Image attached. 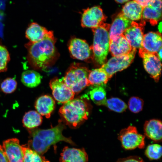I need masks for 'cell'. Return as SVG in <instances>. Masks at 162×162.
<instances>
[{
	"label": "cell",
	"mask_w": 162,
	"mask_h": 162,
	"mask_svg": "<svg viewBox=\"0 0 162 162\" xmlns=\"http://www.w3.org/2000/svg\"><path fill=\"white\" fill-rule=\"evenodd\" d=\"M65 128V124L59 120L56 126L50 128L29 129L31 139L27 146L40 155L46 153L51 145L60 141H64L75 146V143L70 138L66 137L62 134V131Z\"/></svg>",
	"instance_id": "1"
},
{
	"label": "cell",
	"mask_w": 162,
	"mask_h": 162,
	"mask_svg": "<svg viewBox=\"0 0 162 162\" xmlns=\"http://www.w3.org/2000/svg\"><path fill=\"white\" fill-rule=\"evenodd\" d=\"M56 42L53 32L49 31L41 40L35 43L29 42L25 45L28 60L32 67L42 68L49 64L55 55Z\"/></svg>",
	"instance_id": "2"
},
{
	"label": "cell",
	"mask_w": 162,
	"mask_h": 162,
	"mask_svg": "<svg viewBox=\"0 0 162 162\" xmlns=\"http://www.w3.org/2000/svg\"><path fill=\"white\" fill-rule=\"evenodd\" d=\"M89 110L85 100L77 98L64 104L59 111L67 124L76 127L88 119Z\"/></svg>",
	"instance_id": "3"
},
{
	"label": "cell",
	"mask_w": 162,
	"mask_h": 162,
	"mask_svg": "<svg viewBox=\"0 0 162 162\" xmlns=\"http://www.w3.org/2000/svg\"><path fill=\"white\" fill-rule=\"evenodd\" d=\"M110 25L103 23L92 28L94 34L93 45L91 46L94 58L97 62L103 64L109 51L110 37L108 32Z\"/></svg>",
	"instance_id": "4"
},
{
	"label": "cell",
	"mask_w": 162,
	"mask_h": 162,
	"mask_svg": "<svg viewBox=\"0 0 162 162\" xmlns=\"http://www.w3.org/2000/svg\"><path fill=\"white\" fill-rule=\"evenodd\" d=\"M90 70L86 67L74 64L62 78L65 84L74 92L78 94L89 86L88 76Z\"/></svg>",
	"instance_id": "5"
},
{
	"label": "cell",
	"mask_w": 162,
	"mask_h": 162,
	"mask_svg": "<svg viewBox=\"0 0 162 162\" xmlns=\"http://www.w3.org/2000/svg\"><path fill=\"white\" fill-rule=\"evenodd\" d=\"M145 138V136L138 133L136 128L132 126L122 130L118 136L122 147L128 150L144 148Z\"/></svg>",
	"instance_id": "6"
},
{
	"label": "cell",
	"mask_w": 162,
	"mask_h": 162,
	"mask_svg": "<svg viewBox=\"0 0 162 162\" xmlns=\"http://www.w3.org/2000/svg\"><path fill=\"white\" fill-rule=\"evenodd\" d=\"M136 49L133 48L129 54L113 56L101 68L107 74L110 79L116 73L127 68L132 62L136 52Z\"/></svg>",
	"instance_id": "7"
},
{
	"label": "cell",
	"mask_w": 162,
	"mask_h": 162,
	"mask_svg": "<svg viewBox=\"0 0 162 162\" xmlns=\"http://www.w3.org/2000/svg\"><path fill=\"white\" fill-rule=\"evenodd\" d=\"M139 49V54L142 58L145 69L155 82H158L161 75V64L157 54L148 52L142 47Z\"/></svg>",
	"instance_id": "8"
},
{
	"label": "cell",
	"mask_w": 162,
	"mask_h": 162,
	"mask_svg": "<svg viewBox=\"0 0 162 162\" xmlns=\"http://www.w3.org/2000/svg\"><path fill=\"white\" fill-rule=\"evenodd\" d=\"M106 17L99 6H94L84 9L82 14L81 25L83 27L96 28L106 20Z\"/></svg>",
	"instance_id": "9"
},
{
	"label": "cell",
	"mask_w": 162,
	"mask_h": 162,
	"mask_svg": "<svg viewBox=\"0 0 162 162\" xmlns=\"http://www.w3.org/2000/svg\"><path fill=\"white\" fill-rule=\"evenodd\" d=\"M49 84L54 98L59 103L64 104L74 98L75 93L62 78H54L50 80Z\"/></svg>",
	"instance_id": "10"
},
{
	"label": "cell",
	"mask_w": 162,
	"mask_h": 162,
	"mask_svg": "<svg viewBox=\"0 0 162 162\" xmlns=\"http://www.w3.org/2000/svg\"><path fill=\"white\" fill-rule=\"evenodd\" d=\"M142 21L140 23L132 21L131 26L123 33L129 44L133 48L140 49L142 47L145 22Z\"/></svg>",
	"instance_id": "11"
},
{
	"label": "cell",
	"mask_w": 162,
	"mask_h": 162,
	"mask_svg": "<svg viewBox=\"0 0 162 162\" xmlns=\"http://www.w3.org/2000/svg\"><path fill=\"white\" fill-rule=\"evenodd\" d=\"M68 49L71 56L74 58L86 60L91 56V46L85 40L76 38L72 39L69 42Z\"/></svg>",
	"instance_id": "12"
},
{
	"label": "cell",
	"mask_w": 162,
	"mask_h": 162,
	"mask_svg": "<svg viewBox=\"0 0 162 162\" xmlns=\"http://www.w3.org/2000/svg\"><path fill=\"white\" fill-rule=\"evenodd\" d=\"M2 147L10 162H23V152L17 139L6 140L3 142Z\"/></svg>",
	"instance_id": "13"
},
{
	"label": "cell",
	"mask_w": 162,
	"mask_h": 162,
	"mask_svg": "<svg viewBox=\"0 0 162 162\" xmlns=\"http://www.w3.org/2000/svg\"><path fill=\"white\" fill-rule=\"evenodd\" d=\"M161 6L162 0H155L143 8L141 20H147L152 25H156L161 18Z\"/></svg>",
	"instance_id": "14"
},
{
	"label": "cell",
	"mask_w": 162,
	"mask_h": 162,
	"mask_svg": "<svg viewBox=\"0 0 162 162\" xmlns=\"http://www.w3.org/2000/svg\"><path fill=\"white\" fill-rule=\"evenodd\" d=\"M88 155L83 148L65 147L61 154L60 162H88Z\"/></svg>",
	"instance_id": "15"
},
{
	"label": "cell",
	"mask_w": 162,
	"mask_h": 162,
	"mask_svg": "<svg viewBox=\"0 0 162 162\" xmlns=\"http://www.w3.org/2000/svg\"><path fill=\"white\" fill-rule=\"evenodd\" d=\"M132 22L122 12L118 14L110 26L109 33L110 40L114 39L123 34L124 31L131 26Z\"/></svg>",
	"instance_id": "16"
},
{
	"label": "cell",
	"mask_w": 162,
	"mask_h": 162,
	"mask_svg": "<svg viewBox=\"0 0 162 162\" xmlns=\"http://www.w3.org/2000/svg\"><path fill=\"white\" fill-rule=\"evenodd\" d=\"M133 48L123 34L114 39L110 40L109 51L113 56L128 54Z\"/></svg>",
	"instance_id": "17"
},
{
	"label": "cell",
	"mask_w": 162,
	"mask_h": 162,
	"mask_svg": "<svg viewBox=\"0 0 162 162\" xmlns=\"http://www.w3.org/2000/svg\"><path fill=\"white\" fill-rule=\"evenodd\" d=\"M142 47L146 51L157 54L162 48V38L160 33L150 32L144 35Z\"/></svg>",
	"instance_id": "18"
},
{
	"label": "cell",
	"mask_w": 162,
	"mask_h": 162,
	"mask_svg": "<svg viewBox=\"0 0 162 162\" xmlns=\"http://www.w3.org/2000/svg\"><path fill=\"white\" fill-rule=\"evenodd\" d=\"M162 128L161 121L154 119L146 122L143 127L145 135L148 138L156 142L161 141Z\"/></svg>",
	"instance_id": "19"
},
{
	"label": "cell",
	"mask_w": 162,
	"mask_h": 162,
	"mask_svg": "<svg viewBox=\"0 0 162 162\" xmlns=\"http://www.w3.org/2000/svg\"><path fill=\"white\" fill-rule=\"evenodd\" d=\"M55 106V101L50 96L43 95L36 100L35 108L36 111L41 116L49 118L54 110Z\"/></svg>",
	"instance_id": "20"
},
{
	"label": "cell",
	"mask_w": 162,
	"mask_h": 162,
	"mask_svg": "<svg viewBox=\"0 0 162 162\" xmlns=\"http://www.w3.org/2000/svg\"><path fill=\"white\" fill-rule=\"evenodd\" d=\"M143 9L138 3L132 0L125 3L121 12L127 18L135 22L141 19Z\"/></svg>",
	"instance_id": "21"
},
{
	"label": "cell",
	"mask_w": 162,
	"mask_h": 162,
	"mask_svg": "<svg viewBox=\"0 0 162 162\" xmlns=\"http://www.w3.org/2000/svg\"><path fill=\"white\" fill-rule=\"evenodd\" d=\"M45 27L37 23H30L27 28L25 35L26 38L31 43H35L43 39L49 32Z\"/></svg>",
	"instance_id": "22"
},
{
	"label": "cell",
	"mask_w": 162,
	"mask_h": 162,
	"mask_svg": "<svg viewBox=\"0 0 162 162\" xmlns=\"http://www.w3.org/2000/svg\"><path fill=\"white\" fill-rule=\"evenodd\" d=\"M109 79L107 74L101 68L90 71L88 76L89 86H102L106 84Z\"/></svg>",
	"instance_id": "23"
},
{
	"label": "cell",
	"mask_w": 162,
	"mask_h": 162,
	"mask_svg": "<svg viewBox=\"0 0 162 162\" xmlns=\"http://www.w3.org/2000/svg\"><path fill=\"white\" fill-rule=\"evenodd\" d=\"M42 76L37 72L32 70L24 71L21 76V81L26 86L33 88L38 86L40 83Z\"/></svg>",
	"instance_id": "24"
},
{
	"label": "cell",
	"mask_w": 162,
	"mask_h": 162,
	"mask_svg": "<svg viewBox=\"0 0 162 162\" xmlns=\"http://www.w3.org/2000/svg\"><path fill=\"white\" fill-rule=\"evenodd\" d=\"M42 122L41 116L35 110H30L26 112L22 120L23 126L28 129L36 128L41 124Z\"/></svg>",
	"instance_id": "25"
},
{
	"label": "cell",
	"mask_w": 162,
	"mask_h": 162,
	"mask_svg": "<svg viewBox=\"0 0 162 162\" xmlns=\"http://www.w3.org/2000/svg\"><path fill=\"white\" fill-rule=\"evenodd\" d=\"M89 93L91 99L98 105H105L106 99L105 90L102 86H92Z\"/></svg>",
	"instance_id": "26"
},
{
	"label": "cell",
	"mask_w": 162,
	"mask_h": 162,
	"mask_svg": "<svg viewBox=\"0 0 162 162\" xmlns=\"http://www.w3.org/2000/svg\"><path fill=\"white\" fill-rule=\"evenodd\" d=\"M21 147L23 153V162H44L46 160L44 157L41 156L27 145H23Z\"/></svg>",
	"instance_id": "27"
},
{
	"label": "cell",
	"mask_w": 162,
	"mask_h": 162,
	"mask_svg": "<svg viewBox=\"0 0 162 162\" xmlns=\"http://www.w3.org/2000/svg\"><path fill=\"white\" fill-rule=\"evenodd\" d=\"M105 106L110 110L118 113L124 111L128 107L124 101L117 98H112L106 99Z\"/></svg>",
	"instance_id": "28"
},
{
	"label": "cell",
	"mask_w": 162,
	"mask_h": 162,
	"mask_svg": "<svg viewBox=\"0 0 162 162\" xmlns=\"http://www.w3.org/2000/svg\"><path fill=\"white\" fill-rule=\"evenodd\" d=\"M145 154L150 160H158L162 156V146L158 144L149 145L145 150Z\"/></svg>",
	"instance_id": "29"
},
{
	"label": "cell",
	"mask_w": 162,
	"mask_h": 162,
	"mask_svg": "<svg viewBox=\"0 0 162 162\" xmlns=\"http://www.w3.org/2000/svg\"><path fill=\"white\" fill-rule=\"evenodd\" d=\"M10 59V55L7 48L0 45V73L7 70V65Z\"/></svg>",
	"instance_id": "30"
},
{
	"label": "cell",
	"mask_w": 162,
	"mask_h": 162,
	"mask_svg": "<svg viewBox=\"0 0 162 162\" xmlns=\"http://www.w3.org/2000/svg\"><path fill=\"white\" fill-rule=\"evenodd\" d=\"M17 82L14 78H8L2 82L1 88L2 91L6 94H10L13 92L16 89Z\"/></svg>",
	"instance_id": "31"
},
{
	"label": "cell",
	"mask_w": 162,
	"mask_h": 162,
	"mask_svg": "<svg viewBox=\"0 0 162 162\" xmlns=\"http://www.w3.org/2000/svg\"><path fill=\"white\" fill-rule=\"evenodd\" d=\"M144 104L143 100L137 97H132L129 99L128 106L129 110L134 113H137L142 109Z\"/></svg>",
	"instance_id": "32"
},
{
	"label": "cell",
	"mask_w": 162,
	"mask_h": 162,
	"mask_svg": "<svg viewBox=\"0 0 162 162\" xmlns=\"http://www.w3.org/2000/svg\"><path fill=\"white\" fill-rule=\"evenodd\" d=\"M116 162H144L140 157L133 156L127 158H120Z\"/></svg>",
	"instance_id": "33"
},
{
	"label": "cell",
	"mask_w": 162,
	"mask_h": 162,
	"mask_svg": "<svg viewBox=\"0 0 162 162\" xmlns=\"http://www.w3.org/2000/svg\"><path fill=\"white\" fill-rule=\"evenodd\" d=\"M0 162H10L4 150L0 144Z\"/></svg>",
	"instance_id": "34"
},
{
	"label": "cell",
	"mask_w": 162,
	"mask_h": 162,
	"mask_svg": "<svg viewBox=\"0 0 162 162\" xmlns=\"http://www.w3.org/2000/svg\"><path fill=\"white\" fill-rule=\"evenodd\" d=\"M140 4L143 8L148 6L154 2L155 0H133Z\"/></svg>",
	"instance_id": "35"
},
{
	"label": "cell",
	"mask_w": 162,
	"mask_h": 162,
	"mask_svg": "<svg viewBox=\"0 0 162 162\" xmlns=\"http://www.w3.org/2000/svg\"><path fill=\"white\" fill-rule=\"evenodd\" d=\"M117 3L119 4H123L129 2L130 0H115Z\"/></svg>",
	"instance_id": "36"
},
{
	"label": "cell",
	"mask_w": 162,
	"mask_h": 162,
	"mask_svg": "<svg viewBox=\"0 0 162 162\" xmlns=\"http://www.w3.org/2000/svg\"><path fill=\"white\" fill-rule=\"evenodd\" d=\"M157 55L159 59L161 61L162 59V48L158 52Z\"/></svg>",
	"instance_id": "37"
},
{
	"label": "cell",
	"mask_w": 162,
	"mask_h": 162,
	"mask_svg": "<svg viewBox=\"0 0 162 162\" xmlns=\"http://www.w3.org/2000/svg\"><path fill=\"white\" fill-rule=\"evenodd\" d=\"M44 162H50L48 161H47V160H46L45 161H44Z\"/></svg>",
	"instance_id": "38"
}]
</instances>
